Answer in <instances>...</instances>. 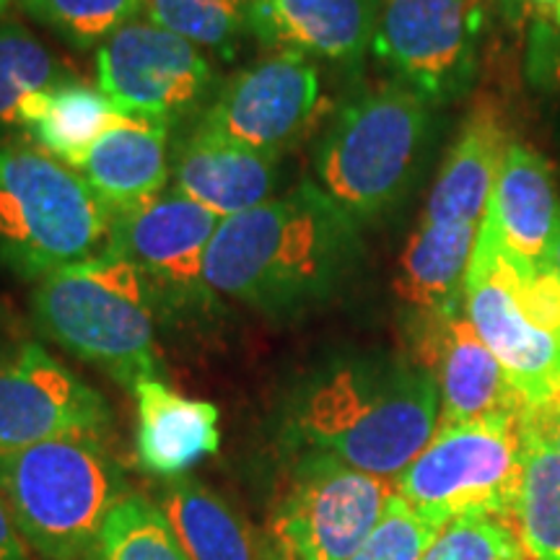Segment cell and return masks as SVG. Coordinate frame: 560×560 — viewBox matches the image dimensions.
I'll return each instance as SVG.
<instances>
[{"label":"cell","mask_w":560,"mask_h":560,"mask_svg":"<svg viewBox=\"0 0 560 560\" xmlns=\"http://www.w3.org/2000/svg\"><path fill=\"white\" fill-rule=\"evenodd\" d=\"M359 257V221L301 182L283 198L221 221L206 255V285L270 317L330 299Z\"/></svg>","instance_id":"cell-1"},{"label":"cell","mask_w":560,"mask_h":560,"mask_svg":"<svg viewBox=\"0 0 560 560\" xmlns=\"http://www.w3.org/2000/svg\"><path fill=\"white\" fill-rule=\"evenodd\" d=\"M431 371L405 359H346L314 371L285 408V439L301 452L397 480L439 429Z\"/></svg>","instance_id":"cell-2"},{"label":"cell","mask_w":560,"mask_h":560,"mask_svg":"<svg viewBox=\"0 0 560 560\" xmlns=\"http://www.w3.org/2000/svg\"><path fill=\"white\" fill-rule=\"evenodd\" d=\"M32 317L42 335L96 363L122 387L164 380L156 353V289L115 252L104 249L37 280Z\"/></svg>","instance_id":"cell-3"},{"label":"cell","mask_w":560,"mask_h":560,"mask_svg":"<svg viewBox=\"0 0 560 560\" xmlns=\"http://www.w3.org/2000/svg\"><path fill=\"white\" fill-rule=\"evenodd\" d=\"M128 482L100 436H62L0 454V499L45 560L89 558Z\"/></svg>","instance_id":"cell-4"},{"label":"cell","mask_w":560,"mask_h":560,"mask_svg":"<svg viewBox=\"0 0 560 560\" xmlns=\"http://www.w3.org/2000/svg\"><path fill=\"white\" fill-rule=\"evenodd\" d=\"M112 210L37 145H0V268L42 280L102 255Z\"/></svg>","instance_id":"cell-5"},{"label":"cell","mask_w":560,"mask_h":560,"mask_svg":"<svg viewBox=\"0 0 560 560\" xmlns=\"http://www.w3.org/2000/svg\"><path fill=\"white\" fill-rule=\"evenodd\" d=\"M431 104L405 83L348 102L314 153L317 185L350 219L366 221L402 198L429 140Z\"/></svg>","instance_id":"cell-6"},{"label":"cell","mask_w":560,"mask_h":560,"mask_svg":"<svg viewBox=\"0 0 560 560\" xmlns=\"http://www.w3.org/2000/svg\"><path fill=\"white\" fill-rule=\"evenodd\" d=\"M524 470V416L439 425L395 480L397 495L444 529L459 520L511 524Z\"/></svg>","instance_id":"cell-7"},{"label":"cell","mask_w":560,"mask_h":560,"mask_svg":"<svg viewBox=\"0 0 560 560\" xmlns=\"http://www.w3.org/2000/svg\"><path fill=\"white\" fill-rule=\"evenodd\" d=\"M395 480L301 452L270 520L272 560H348L382 522Z\"/></svg>","instance_id":"cell-8"},{"label":"cell","mask_w":560,"mask_h":560,"mask_svg":"<svg viewBox=\"0 0 560 560\" xmlns=\"http://www.w3.org/2000/svg\"><path fill=\"white\" fill-rule=\"evenodd\" d=\"M482 0H382L374 52L429 104L459 100L475 79Z\"/></svg>","instance_id":"cell-9"},{"label":"cell","mask_w":560,"mask_h":560,"mask_svg":"<svg viewBox=\"0 0 560 560\" xmlns=\"http://www.w3.org/2000/svg\"><path fill=\"white\" fill-rule=\"evenodd\" d=\"M96 81L125 117L170 128L202 100L213 70L198 45L136 19L96 47Z\"/></svg>","instance_id":"cell-10"},{"label":"cell","mask_w":560,"mask_h":560,"mask_svg":"<svg viewBox=\"0 0 560 560\" xmlns=\"http://www.w3.org/2000/svg\"><path fill=\"white\" fill-rule=\"evenodd\" d=\"M109 405L37 342L0 348V454L62 436H104Z\"/></svg>","instance_id":"cell-11"},{"label":"cell","mask_w":560,"mask_h":560,"mask_svg":"<svg viewBox=\"0 0 560 560\" xmlns=\"http://www.w3.org/2000/svg\"><path fill=\"white\" fill-rule=\"evenodd\" d=\"M317 107L319 70L312 58L272 52L223 83L198 125L278 159L304 136Z\"/></svg>","instance_id":"cell-12"},{"label":"cell","mask_w":560,"mask_h":560,"mask_svg":"<svg viewBox=\"0 0 560 560\" xmlns=\"http://www.w3.org/2000/svg\"><path fill=\"white\" fill-rule=\"evenodd\" d=\"M412 361L431 371L439 384V425L524 416L529 408L499 359L475 332L462 304L446 312L416 314Z\"/></svg>","instance_id":"cell-13"},{"label":"cell","mask_w":560,"mask_h":560,"mask_svg":"<svg viewBox=\"0 0 560 560\" xmlns=\"http://www.w3.org/2000/svg\"><path fill=\"white\" fill-rule=\"evenodd\" d=\"M219 215L182 195L164 190L138 206L112 213L107 249L136 265L153 289L174 296H202L206 285V255Z\"/></svg>","instance_id":"cell-14"},{"label":"cell","mask_w":560,"mask_h":560,"mask_svg":"<svg viewBox=\"0 0 560 560\" xmlns=\"http://www.w3.org/2000/svg\"><path fill=\"white\" fill-rule=\"evenodd\" d=\"M467 319L499 359L527 405H540L560 392V340L524 319L495 268L490 247L478 236L462 293Z\"/></svg>","instance_id":"cell-15"},{"label":"cell","mask_w":560,"mask_h":560,"mask_svg":"<svg viewBox=\"0 0 560 560\" xmlns=\"http://www.w3.org/2000/svg\"><path fill=\"white\" fill-rule=\"evenodd\" d=\"M480 229L516 262L532 270L550 268L560 234V192L542 153L511 140Z\"/></svg>","instance_id":"cell-16"},{"label":"cell","mask_w":560,"mask_h":560,"mask_svg":"<svg viewBox=\"0 0 560 560\" xmlns=\"http://www.w3.org/2000/svg\"><path fill=\"white\" fill-rule=\"evenodd\" d=\"M382 0H249L247 30L276 52L359 62L374 45Z\"/></svg>","instance_id":"cell-17"},{"label":"cell","mask_w":560,"mask_h":560,"mask_svg":"<svg viewBox=\"0 0 560 560\" xmlns=\"http://www.w3.org/2000/svg\"><path fill=\"white\" fill-rule=\"evenodd\" d=\"M276 161L195 125L174 151V190L226 221L270 200L278 177Z\"/></svg>","instance_id":"cell-18"},{"label":"cell","mask_w":560,"mask_h":560,"mask_svg":"<svg viewBox=\"0 0 560 560\" xmlns=\"http://www.w3.org/2000/svg\"><path fill=\"white\" fill-rule=\"evenodd\" d=\"M130 392L138 405L136 452L145 472L177 480L219 452V408L213 402L179 395L164 380H140Z\"/></svg>","instance_id":"cell-19"},{"label":"cell","mask_w":560,"mask_h":560,"mask_svg":"<svg viewBox=\"0 0 560 560\" xmlns=\"http://www.w3.org/2000/svg\"><path fill=\"white\" fill-rule=\"evenodd\" d=\"M170 128L120 117L79 166L83 182L112 213L164 192L170 182Z\"/></svg>","instance_id":"cell-20"},{"label":"cell","mask_w":560,"mask_h":560,"mask_svg":"<svg viewBox=\"0 0 560 560\" xmlns=\"http://www.w3.org/2000/svg\"><path fill=\"white\" fill-rule=\"evenodd\" d=\"M509 143L499 115L490 107L475 109L446 153L420 219L482 226Z\"/></svg>","instance_id":"cell-21"},{"label":"cell","mask_w":560,"mask_h":560,"mask_svg":"<svg viewBox=\"0 0 560 560\" xmlns=\"http://www.w3.org/2000/svg\"><path fill=\"white\" fill-rule=\"evenodd\" d=\"M480 226L423 221L405 244L395 293L416 314L446 312L462 304Z\"/></svg>","instance_id":"cell-22"},{"label":"cell","mask_w":560,"mask_h":560,"mask_svg":"<svg viewBox=\"0 0 560 560\" xmlns=\"http://www.w3.org/2000/svg\"><path fill=\"white\" fill-rule=\"evenodd\" d=\"M156 506L192 560H272L268 542L219 493L187 475L166 480Z\"/></svg>","instance_id":"cell-23"},{"label":"cell","mask_w":560,"mask_h":560,"mask_svg":"<svg viewBox=\"0 0 560 560\" xmlns=\"http://www.w3.org/2000/svg\"><path fill=\"white\" fill-rule=\"evenodd\" d=\"M120 117L125 115L102 89L68 79L21 104L19 130L34 138L37 149L79 172L91 145Z\"/></svg>","instance_id":"cell-24"},{"label":"cell","mask_w":560,"mask_h":560,"mask_svg":"<svg viewBox=\"0 0 560 560\" xmlns=\"http://www.w3.org/2000/svg\"><path fill=\"white\" fill-rule=\"evenodd\" d=\"M509 527L524 560H560V454L527 423L522 490Z\"/></svg>","instance_id":"cell-25"},{"label":"cell","mask_w":560,"mask_h":560,"mask_svg":"<svg viewBox=\"0 0 560 560\" xmlns=\"http://www.w3.org/2000/svg\"><path fill=\"white\" fill-rule=\"evenodd\" d=\"M68 79L45 42L19 21H0V130L19 128L21 104Z\"/></svg>","instance_id":"cell-26"},{"label":"cell","mask_w":560,"mask_h":560,"mask_svg":"<svg viewBox=\"0 0 560 560\" xmlns=\"http://www.w3.org/2000/svg\"><path fill=\"white\" fill-rule=\"evenodd\" d=\"M89 560H192L156 501L125 495L112 509Z\"/></svg>","instance_id":"cell-27"},{"label":"cell","mask_w":560,"mask_h":560,"mask_svg":"<svg viewBox=\"0 0 560 560\" xmlns=\"http://www.w3.org/2000/svg\"><path fill=\"white\" fill-rule=\"evenodd\" d=\"M19 5L75 50L100 47L145 13V0H19Z\"/></svg>","instance_id":"cell-28"},{"label":"cell","mask_w":560,"mask_h":560,"mask_svg":"<svg viewBox=\"0 0 560 560\" xmlns=\"http://www.w3.org/2000/svg\"><path fill=\"white\" fill-rule=\"evenodd\" d=\"M143 16L200 50L208 47L223 55L234 52L247 30V3L242 0H145Z\"/></svg>","instance_id":"cell-29"},{"label":"cell","mask_w":560,"mask_h":560,"mask_svg":"<svg viewBox=\"0 0 560 560\" xmlns=\"http://www.w3.org/2000/svg\"><path fill=\"white\" fill-rule=\"evenodd\" d=\"M423 560H524L514 529L499 520L446 524Z\"/></svg>","instance_id":"cell-30"},{"label":"cell","mask_w":560,"mask_h":560,"mask_svg":"<svg viewBox=\"0 0 560 560\" xmlns=\"http://www.w3.org/2000/svg\"><path fill=\"white\" fill-rule=\"evenodd\" d=\"M439 532L436 524L425 522L395 495L369 540L348 560H423Z\"/></svg>","instance_id":"cell-31"},{"label":"cell","mask_w":560,"mask_h":560,"mask_svg":"<svg viewBox=\"0 0 560 560\" xmlns=\"http://www.w3.org/2000/svg\"><path fill=\"white\" fill-rule=\"evenodd\" d=\"M524 423L560 454V392L556 397H550V400L527 408Z\"/></svg>","instance_id":"cell-32"},{"label":"cell","mask_w":560,"mask_h":560,"mask_svg":"<svg viewBox=\"0 0 560 560\" xmlns=\"http://www.w3.org/2000/svg\"><path fill=\"white\" fill-rule=\"evenodd\" d=\"M0 560H32L30 545L21 537L3 499H0Z\"/></svg>","instance_id":"cell-33"},{"label":"cell","mask_w":560,"mask_h":560,"mask_svg":"<svg viewBox=\"0 0 560 560\" xmlns=\"http://www.w3.org/2000/svg\"><path fill=\"white\" fill-rule=\"evenodd\" d=\"M509 9L535 13L545 21H550L552 26H560V0H506Z\"/></svg>","instance_id":"cell-34"},{"label":"cell","mask_w":560,"mask_h":560,"mask_svg":"<svg viewBox=\"0 0 560 560\" xmlns=\"http://www.w3.org/2000/svg\"><path fill=\"white\" fill-rule=\"evenodd\" d=\"M548 75H550V81L556 83V89H558V94H560V55H552V58H550Z\"/></svg>","instance_id":"cell-35"},{"label":"cell","mask_w":560,"mask_h":560,"mask_svg":"<svg viewBox=\"0 0 560 560\" xmlns=\"http://www.w3.org/2000/svg\"><path fill=\"white\" fill-rule=\"evenodd\" d=\"M550 270L556 272L558 280H560V234H558L556 247H552V255H550Z\"/></svg>","instance_id":"cell-36"},{"label":"cell","mask_w":560,"mask_h":560,"mask_svg":"<svg viewBox=\"0 0 560 560\" xmlns=\"http://www.w3.org/2000/svg\"><path fill=\"white\" fill-rule=\"evenodd\" d=\"M11 3H13V0H0V16H3V13L9 11Z\"/></svg>","instance_id":"cell-37"},{"label":"cell","mask_w":560,"mask_h":560,"mask_svg":"<svg viewBox=\"0 0 560 560\" xmlns=\"http://www.w3.org/2000/svg\"><path fill=\"white\" fill-rule=\"evenodd\" d=\"M242 3H247V0H242Z\"/></svg>","instance_id":"cell-38"},{"label":"cell","mask_w":560,"mask_h":560,"mask_svg":"<svg viewBox=\"0 0 560 560\" xmlns=\"http://www.w3.org/2000/svg\"><path fill=\"white\" fill-rule=\"evenodd\" d=\"M247 3H249V0H247Z\"/></svg>","instance_id":"cell-39"}]
</instances>
